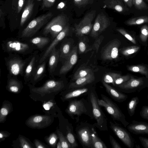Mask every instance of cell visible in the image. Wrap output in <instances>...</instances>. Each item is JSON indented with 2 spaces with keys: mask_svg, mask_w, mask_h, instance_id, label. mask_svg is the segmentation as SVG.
Masks as SVG:
<instances>
[{
  "mask_svg": "<svg viewBox=\"0 0 148 148\" xmlns=\"http://www.w3.org/2000/svg\"><path fill=\"white\" fill-rule=\"evenodd\" d=\"M132 3L137 9L140 10H146L148 8L143 0H132Z\"/></svg>",
  "mask_w": 148,
  "mask_h": 148,
  "instance_id": "obj_43",
  "label": "cell"
},
{
  "mask_svg": "<svg viewBox=\"0 0 148 148\" xmlns=\"http://www.w3.org/2000/svg\"><path fill=\"white\" fill-rule=\"evenodd\" d=\"M8 114V110L5 108H2L0 110V120L6 116Z\"/></svg>",
  "mask_w": 148,
  "mask_h": 148,
  "instance_id": "obj_53",
  "label": "cell"
},
{
  "mask_svg": "<svg viewBox=\"0 0 148 148\" xmlns=\"http://www.w3.org/2000/svg\"><path fill=\"white\" fill-rule=\"evenodd\" d=\"M106 8L111 9L119 12L125 11L123 3L120 0H105L103 2Z\"/></svg>",
  "mask_w": 148,
  "mask_h": 148,
  "instance_id": "obj_23",
  "label": "cell"
},
{
  "mask_svg": "<svg viewBox=\"0 0 148 148\" xmlns=\"http://www.w3.org/2000/svg\"><path fill=\"white\" fill-rule=\"evenodd\" d=\"M73 1L75 5L79 8L92 3L91 0H73Z\"/></svg>",
  "mask_w": 148,
  "mask_h": 148,
  "instance_id": "obj_45",
  "label": "cell"
},
{
  "mask_svg": "<svg viewBox=\"0 0 148 148\" xmlns=\"http://www.w3.org/2000/svg\"><path fill=\"white\" fill-rule=\"evenodd\" d=\"M58 134L62 147V148H70L71 146L67 138H66L62 132L58 131Z\"/></svg>",
  "mask_w": 148,
  "mask_h": 148,
  "instance_id": "obj_42",
  "label": "cell"
},
{
  "mask_svg": "<svg viewBox=\"0 0 148 148\" xmlns=\"http://www.w3.org/2000/svg\"><path fill=\"white\" fill-rule=\"evenodd\" d=\"M69 31V25H66L64 29L53 40L45 51L39 61L40 64L45 61L49 55L52 49L56 46L68 34Z\"/></svg>",
  "mask_w": 148,
  "mask_h": 148,
  "instance_id": "obj_13",
  "label": "cell"
},
{
  "mask_svg": "<svg viewBox=\"0 0 148 148\" xmlns=\"http://www.w3.org/2000/svg\"><path fill=\"white\" fill-rule=\"evenodd\" d=\"M81 37L78 42V52L81 54L89 51L90 46L88 44V40L86 37Z\"/></svg>",
  "mask_w": 148,
  "mask_h": 148,
  "instance_id": "obj_32",
  "label": "cell"
},
{
  "mask_svg": "<svg viewBox=\"0 0 148 148\" xmlns=\"http://www.w3.org/2000/svg\"><path fill=\"white\" fill-rule=\"evenodd\" d=\"M121 42L115 39L106 45L101 53V58L104 60H112L118 58L119 56V48Z\"/></svg>",
  "mask_w": 148,
  "mask_h": 148,
  "instance_id": "obj_10",
  "label": "cell"
},
{
  "mask_svg": "<svg viewBox=\"0 0 148 148\" xmlns=\"http://www.w3.org/2000/svg\"><path fill=\"white\" fill-rule=\"evenodd\" d=\"M147 99H148V94L147 95Z\"/></svg>",
  "mask_w": 148,
  "mask_h": 148,
  "instance_id": "obj_61",
  "label": "cell"
},
{
  "mask_svg": "<svg viewBox=\"0 0 148 148\" xmlns=\"http://www.w3.org/2000/svg\"><path fill=\"white\" fill-rule=\"evenodd\" d=\"M88 91L87 88H83L76 89L66 94L64 97V99L67 100L78 97Z\"/></svg>",
  "mask_w": 148,
  "mask_h": 148,
  "instance_id": "obj_29",
  "label": "cell"
},
{
  "mask_svg": "<svg viewBox=\"0 0 148 148\" xmlns=\"http://www.w3.org/2000/svg\"><path fill=\"white\" fill-rule=\"evenodd\" d=\"M146 23H148V16H146L132 18L125 22L126 25L130 26L139 25Z\"/></svg>",
  "mask_w": 148,
  "mask_h": 148,
  "instance_id": "obj_28",
  "label": "cell"
},
{
  "mask_svg": "<svg viewBox=\"0 0 148 148\" xmlns=\"http://www.w3.org/2000/svg\"><path fill=\"white\" fill-rule=\"evenodd\" d=\"M110 123L111 129L124 145L128 148H133L135 141L130 133L117 123L111 121Z\"/></svg>",
  "mask_w": 148,
  "mask_h": 148,
  "instance_id": "obj_8",
  "label": "cell"
},
{
  "mask_svg": "<svg viewBox=\"0 0 148 148\" xmlns=\"http://www.w3.org/2000/svg\"><path fill=\"white\" fill-rule=\"evenodd\" d=\"M139 38L141 42L143 45L147 46L148 38V26L144 25L141 27Z\"/></svg>",
  "mask_w": 148,
  "mask_h": 148,
  "instance_id": "obj_36",
  "label": "cell"
},
{
  "mask_svg": "<svg viewBox=\"0 0 148 148\" xmlns=\"http://www.w3.org/2000/svg\"><path fill=\"white\" fill-rule=\"evenodd\" d=\"M101 99H97L99 106L104 107L114 120L120 121L126 127L130 123L118 106L106 95L101 94Z\"/></svg>",
  "mask_w": 148,
  "mask_h": 148,
  "instance_id": "obj_1",
  "label": "cell"
},
{
  "mask_svg": "<svg viewBox=\"0 0 148 148\" xmlns=\"http://www.w3.org/2000/svg\"><path fill=\"white\" fill-rule=\"evenodd\" d=\"M92 144L93 148H107L106 145L98 137L94 129L91 130Z\"/></svg>",
  "mask_w": 148,
  "mask_h": 148,
  "instance_id": "obj_26",
  "label": "cell"
},
{
  "mask_svg": "<svg viewBox=\"0 0 148 148\" xmlns=\"http://www.w3.org/2000/svg\"><path fill=\"white\" fill-rule=\"evenodd\" d=\"M25 0H18L17 6V12L19 13L22 10L25 2Z\"/></svg>",
  "mask_w": 148,
  "mask_h": 148,
  "instance_id": "obj_54",
  "label": "cell"
},
{
  "mask_svg": "<svg viewBox=\"0 0 148 148\" xmlns=\"http://www.w3.org/2000/svg\"><path fill=\"white\" fill-rule=\"evenodd\" d=\"M103 38L104 37L102 35L97 38L93 44L92 45L90 46L89 51L94 50H95L97 53Z\"/></svg>",
  "mask_w": 148,
  "mask_h": 148,
  "instance_id": "obj_41",
  "label": "cell"
},
{
  "mask_svg": "<svg viewBox=\"0 0 148 148\" xmlns=\"http://www.w3.org/2000/svg\"><path fill=\"white\" fill-rule=\"evenodd\" d=\"M64 6V3L63 2H61L58 4L57 8L58 9H62Z\"/></svg>",
  "mask_w": 148,
  "mask_h": 148,
  "instance_id": "obj_58",
  "label": "cell"
},
{
  "mask_svg": "<svg viewBox=\"0 0 148 148\" xmlns=\"http://www.w3.org/2000/svg\"><path fill=\"white\" fill-rule=\"evenodd\" d=\"M57 148H62L61 143L60 141L57 143Z\"/></svg>",
  "mask_w": 148,
  "mask_h": 148,
  "instance_id": "obj_59",
  "label": "cell"
},
{
  "mask_svg": "<svg viewBox=\"0 0 148 148\" xmlns=\"http://www.w3.org/2000/svg\"><path fill=\"white\" fill-rule=\"evenodd\" d=\"M35 145L36 147L37 148H46L44 145L40 142L38 140H36L35 141Z\"/></svg>",
  "mask_w": 148,
  "mask_h": 148,
  "instance_id": "obj_56",
  "label": "cell"
},
{
  "mask_svg": "<svg viewBox=\"0 0 148 148\" xmlns=\"http://www.w3.org/2000/svg\"><path fill=\"white\" fill-rule=\"evenodd\" d=\"M140 114L143 119L148 120V106L145 105L142 106Z\"/></svg>",
  "mask_w": 148,
  "mask_h": 148,
  "instance_id": "obj_46",
  "label": "cell"
},
{
  "mask_svg": "<svg viewBox=\"0 0 148 148\" xmlns=\"http://www.w3.org/2000/svg\"><path fill=\"white\" fill-rule=\"evenodd\" d=\"M92 107L94 116L96 120L98 128L100 130H108L106 116L99 105L97 99L95 94L91 92L90 96Z\"/></svg>",
  "mask_w": 148,
  "mask_h": 148,
  "instance_id": "obj_6",
  "label": "cell"
},
{
  "mask_svg": "<svg viewBox=\"0 0 148 148\" xmlns=\"http://www.w3.org/2000/svg\"><path fill=\"white\" fill-rule=\"evenodd\" d=\"M121 75L118 73L109 72L106 73L103 76V81L106 83H111L115 86L114 82L116 79Z\"/></svg>",
  "mask_w": 148,
  "mask_h": 148,
  "instance_id": "obj_35",
  "label": "cell"
},
{
  "mask_svg": "<svg viewBox=\"0 0 148 148\" xmlns=\"http://www.w3.org/2000/svg\"><path fill=\"white\" fill-rule=\"evenodd\" d=\"M34 0H28L21 16L20 25L22 27L31 16L34 5Z\"/></svg>",
  "mask_w": 148,
  "mask_h": 148,
  "instance_id": "obj_22",
  "label": "cell"
},
{
  "mask_svg": "<svg viewBox=\"0 0 148 148\" xmlns=\"http://www.w3.org/2000/svg\"><path fill=\"white\" fill-rule=\"evenodd\" d=\"M25 63V62L21 58L14 57L8 61L7 65L10 73L17 76L23 73Z\"/></svg>",
  "mask_w": 148,
  "mask_h": 148,
  "instance_id": "obj_11",
  "label": "cell"
},
{
  "mask_svg": "<svg viewBox=\"0 0 148 148\" xmlns=\"http://www.w3.org/2000/svg\"><path fill=\"white\" fill-rule=\"evenodd\" d=\"M56 0H42L41 8L42 10L45 8H49L52 7L55 3Z\"/></svg>",
  "mask_w": 148,
  "mask_h": 148,
  "instance_id": "obj_47",
  "label": "cell"
},
{
  "mask_svg": "<svg viewBox=\"0 0 148 148\" xmlns=\"http://www.w3.org/2000/svg\"><path fill=\"white\" fill-rule=\"evenodd\" d=\"M30 41L38 48L42 49L50 42V40L48 37H37L31 39Z\"/></svg>",
  "mask_w": 148,
  "mask_h": 148,
  "instance_id": "obj_30",
  "label": "cell"
},
{
  "mask_svg": "<svg viewBox=\"0 0 148 148\" xmlns=\"http://www.w3.org/2000/svg\"><path fill=\"white\" fill-rule=\"evenodd\" d=\"M147 54L148 55V49L147 51Z\"/></svg>",
  "mask_w": 148,
  "mask_h": 148,
  "instance_id": "obj_60",
  "label": "cell"
},
{
  "mask_svg": "<svg viewBox=\"0 0 148 148\" xmlns=\"http://www.w3.org/2000/svg\"><path fill=\"white\" fill-rule=\"evenodd\" d=\"M109 138L111 144L113 148H122L120 145L117 142L112 136L110 135Z\"/></svg>",
  "mask_w": 148,
  "mask_h": 148,
  "instance_id": "obj_49",
  "label": "cell"
},
{
  "mask_svg": "<svg viewBox=\"0 0 148 148\" xmlns=\"http://www.w3.org/2000/svg\"><path fill=\"white\" fill-rule=\"evenodd\" d=\"M139 139L143 147L145 148H148V138L140 136Z\"/></svg>",
  "mask_w": 148,
  "mask_h": 148,
  "instance_id": "obj_51",
  "label": "cell"
},
{
  "mask_svg": "<svg viewBox=\"0 0 148 148\" xmlns=\"http://www.w3.org/2000/svg\"><path fill=\"white\" fill-rule=\"evenodd\" d=\"M5 49L7 52L22 53L29 49L28 44L16 40H10L5 44Z\"/></svg>",
  "mask_w": 148,
  "mask_h": 148,
  "instance_id": "obj_14",
  "label": "cell"
},
{
  "mask_svg": "<svg viewBox=\"0 0 148 148\" xmlns=\"http://www.w3.org/2000/svg\"><path fill=\"white\" fill-rule=\"evenodd\" d=\"M102 83L107 93L115 101L122 102L127 99L128 96L127 95L119 92L103 81Z\"/></svg>",
  "mask_w": 148,
  "mask_h": 148,
  "instance_id": "obj_18",
  "label": "cell"
},
{
  "mask_svg": "<svg viewBox=\"0 0 148 148\" xmlns=\"http://www.w3.org/2000/svg\"><path fill=\"white\" fill-rule=\"evenodd\" d=\"M53 16L52 13L49 12L40 15L34 19L22 31L21 37L27 38L32 37L47 24Z\"/></svg>",
  "mask_w": 148,
  "mask_h": 148,
  "instance_id": "obj_3",
  "label": "cell"
},
{
  "mask_svg": "<svg viewBox=\"0 0 148 148\" xmlns=\"http://www.w3.org/2000/svg\"><path fill=\"white\" fill-rule=\"evenodd\" d=\"M64 86L62 81L50 80L47 81L41 86L32 88L31 91L32 93L39 96L40 99L45 97L46 95H50L51 93L58 92Z\"/></svg>",
  "mask_w": 148,
  "mask_h": 148,
  "instance_id": "obj_4",
  "label": "cell"
},
{
  "mask_svg": "<svg viewBox=\"0 0 148 148\" xmlns=\"http://www.w3.org/2000/svg\"><path fill=\"white\" fill-rule=\"evenodd\" d=\"M116 30L123 35L131 42L135 45L137 44V42L135 38L133 36H132L130 34L127 32L125 29L123 28H119L117 29Z\"/></svg>",
  "mask_w": 148,
  "mask_h": 148,
  "instance_id": "obj_40",
  "label": "cell"
},
{
  "mask_svg": "<svg viewBox=\"0 0 148 148\" xmlns=\"http://www.w3.org/2000/svg\"><path fill=\"white\" fill-rule=\"evenodd\" d=\"M53 105V103L50 101H48L45 103L44 104L43 106L44 109L46 110H49L52 107Z\"/></svg>",
  "mask_w": 148,
  "mask_h": 148,
  "instance_id": "obj_55",
  "label": "cell"
},
{
  "mask_svg": "<svg viewBox=\"0 0 148 148\" xmlns=\"http://www.w3.org/2000/svg\"><path fill=\"white\" fill-rule=\"evenodd\" d=\"M116 86L123 92H139L143 89L148 88V79L145 76L138 77L132 75L128 81Z\"/></svg>",
  "mask_w": 148,
  "mask_h": 148,
  "instance_id": "obj_2",
  "label": "cell"
},
{
  "mask_svg": "<svg viewBox=\"0 0 148 148\" xmlns=\"http://www.w3.org/2000/svg\"><path fill=\"white\" fill-rule=\"evenodd\" d=\"M132 75L128 74L123 76L121 75L115 81V86L119 85L128 81Z\"/></svg>",
  "mask_w": 148,
  "mask_h": 148,
  "instance_id": "obj_44",
  "label": "cell"
},
{
  "mask_svg": "<svg viewBox=\"0 0 148 148\" xmlns=\"http://www.w3.org/2000/svg\"><path fill=\"white\" fill-rule=\"evenodd\" d=\"M96 13L95 10L88 13L78 24L75 25V32L77 36L81 37L89 33L93 27L92 22Z\"/></svg>",
  "mask_w": 148,
  "mask_h": 148,
  "instance_id": "obj_7",
  "label": "cell"
},
{
  "mask_svg": "<svg viewBox=\"0 0 148 148\" xmlns=\"http://www.w3.org/2000/svg\"><path fill=\"white\" fill-rule=\"evenodd\" d=\"M51 118L47 116L37 115L31 117L27 121V124L34 128H42L51 123Z\"/></svg>",
  "mask_w": 148,
  "mask_h": 148,
  "instance_id": "obj_15",
  "label": "cell"
},
{
  "mask_svg": "<svg viewBox=\"0 0 148 148\" xmlns=\"http://www.w3.org/2000/svg\"><path fill=\"white\" fill-rule=\"evenodd\" d=\"M40 64L36 69L33 75V80L34 81H37L45 72V61Z\"/></svg>",
  "mask_w": 148,
  "mask_h": 148,
  "instance_id": "obj_37",
  "label": "cell"
},
{
  "mask_svg": "<svg viewBox=\"0 0 148 148\" xmlns=\"http://www.w3.org/2000/svg\"><path fill=\"white\" fill-rule=\"evenodd\" d=\"M8 87L11 92L16 93L20 89L21 84L18 81L14 79H11L8 82Z\"/></svg>",
  "mask_w": 148,
  "mask_h": 148,
  "instance_id": "obj_38",
  "label": "cell"
},
{
  "mask_svg": "<svg viewBox=\"0 0 148 148\" xmlns=\"http://www.w3.org/2000/svg\"><path fill=\"white\" fill-rule=\"evenodd\" d=\"M139 102V99L137 96L132 98L127 104V110L129 116H132L135 114L136 108Z\"/></svg>",
  "mask_w": 148,
  "mask_h": 148,
  "instance_id": "obj_31",
  "label": "cell"
},
{
  "mask_svg": "<svg viewBox=\"0 0 148 148\" xmlns=\"http://www.w3.org/2000/svg\"><path fill=\"white\" fill-rule=\"evenodd\" d=\"M140 47L137 46H132L122 48L119 49L120 53L126 57H130L137 52Z\"/></svg>",
  "mask_w": 148,
  "mask_h": 148,
  "instance_id": "obj_27",
  "label": "cell"
},
{
  "mask_svg": "<svg viewBox=\"0 0 148 148\" xmlns=\"http://www.w3.org/2000/svg\"><path fill=\"white\" fill-rule=\"evenodd\" d=\"M126 67L128 71L140 73L148 79V65L144 64L127 65Z\"/></svg>",
  "mask_w": 148,
  "mask_h": 148,
  "instance_id": "obj_24",
  "label": "cell"
},
{
  "mask_svg": "<svg viewBox=\"0 0 148 148\" xmlns=\"http://www.w3.org/2000/svg\"><path fill=\"white\" fill-rule=\"evenodd\" d=\"M67 130L66 138L71 145V148H75L78 147L75 138L70 129L67 127Z\"/></svg>",
  "mask_w": 148,
  "mask_h": 148,
  "instance_id": "obj_39",
  "label": "cell"
},
{
  "mask_svg": "<svg viewBox=\"0 0 148 148\" xmlns=\"http://www.w3.org/2000/svg\"><path fill=\"white\" fill-rule=\"evenodd\" d=\"M127 126V129L132 133L136 135H148V123L133 120Z\"/></svg>",
  "mask_w": 148,
  "mask_h": 148,
  "instance_id": "obj_17",
  "label": "cell"
},
{
  "mask_svg": "<svg viewBox=\"0 0 148 148\" xmlns=\"http://www.w3.org/2000/svg\"><path fill=\"white\" fill-rule=\"evenodd\" d=\"M125 3L130 7L131 8L133 5L132 0H123Z\"/></svg>",
  "mask_w": 148,
  "mask_h": 148,
  "instance_id": "obj_57",
  "label": "cell"
},
{
  "mask_svg": "<svg viewBox=\"0 0 148 148\" xmlns=\"http://www.w3.org/2000/svg\"><path fill=\"white\" fill-rule=\"evenodd\" d=\"M57 139V137L56 134H51L48 139L49 143L51 145H55Z\"/></svg>",
  "mask_w": 148,
  "mask_h": 148,
  "instance_id": "obj_50",
  "label": "cell"
},
{
  "mask_svg": "<svg viewBox=\"0 0 148 148\" xmlns=\"http://www.w3.org/2000/svg\"><path fill=\"white\" fill-rule=\"evenodd\" d=\"M65 16L60 14L53 18L44 28L42 32L45 36L50 34L54 39L67 25Z\"/></svg>",
  "mask_w": 148,
  "mask_h": 148,
  "instance_id": "obj_5",
  "label": "cell"
},
{
  "mask_svg": "<svg viewBox=\"0 0 148 148\" xmlns=\"http://www.w3.org/2000/svg\"><path fill=\"white\" fill-rule=\"evenodd\" d=\"M48 63V69L49 73H54L60 58L59 50L54 47L51 51Z\"/></svg>",
  "mask_w": 148,
  "mask_h": 148,
  "instance_id": "obj_21",
  "label": "cell"
},
{
  "mask_svg": "<svg viewBox=\"0 0 148 148\" xmlns=\"http://www.w3.org/2000/svg\"><path fill=\"white\" fill-rule=\"evenodd\" d=\"M38 0L39 1H41V0Z\"/></svg>",
  "mask_w": 148,
  "mask_h": 148,
  "instance_id": "obj_62",
  "label": "cell"
},
{
  "mask_svg": "<svg viewBox=\"0 0 148 148\" xmlns=\"http://www.w3.org/2000/svg\"><path fill=\"white\" fill-rule=\"evenodd\" d=\"M77 60V47L75 46L72 49L69 55L61 68L60 74H64L69 71L76 64Z\"/></svg>",
  "mask_w": 148,
  "mask_h": 148,
  "instance_id": "obj_16",
  "label": "cell"
},
{
  "mask_svg": "<svg viewBox=\"0 0 148 148\" xmlns=\"http://www.w3.org/2000/svg\"><path fill=\"white\" fill-rule=\"evenodd\" d=\"M87 109L82 100H75L70 102L66 112L71 117L79 116L83 114L86 113Z\"/></svg>",
  "mask_w": 148,
  "mask_h": 148,
  "instance_id": "obj_12",
  "label": "cell"
},
{
  "mask_svg": "<svg viewBox=\"0 0 148 148\" xmlns=\"http://www.w3.org/2000/svg\"><path fill=\"white\" fill-rule=\"evenodd\" d=\"M71 45L70 42L67 41L62 43L59 50L60 58L66 60L71 51Z\"/></svg>",
  "mask_w": 148,
  "mask_h": 148,
  "instance_id": "obj_25",
  "label": "cell"
},
{
  "mask_svg": "<svg viewBox=\"0 0 148 148\" xmlns=\"http://www.w3.org/2000/svg\"><path fill=\"white\" fill-rule=\"evenodd\" d=\"M4 15V13L1 9L0 10V26L3 28H5Z\"/></svg>",
  "mask_w": 148,
  "mask_h": 148,
  "instance_id": "obj_52",
  "label": "cell"
},
{
  "mask_svg": "<svg viewBox=\"0 0 148 148\" xmlns=\"http://www.w3.org/2000/svg\"><path fill=\"white\" fill-rule=\"evenodd\" d=\"M95 79L94 74L92 73L85 77L79 78L71 83L69 85V88H74L82 87L92 83L94 81Z\"/></svg>",
  "mask_w": 148,
  "mask_h": 148,
  "instance_id": "obj_20",
  "label": "cell"
},
{
  "mask_svg": "<svg viewBox=\"0 0 148 148\" xmlns=\"http://www.w3.org/2000/svg\"><path fill=\"white\" fill-rule=\"evenodd\" d=\"M78 135L83 144L88 147L93 148L91 130L86 127L80 129L78 132Z\"/></svg>",
  "mask_w": 148,
  "mask_h": 148,
  "instance_id": "obj_19",
  "label": "cell"
},
{
  "mask_svg": "<svg viewBox=\"0 0 148 148\" xmlns=\"http://www.w3.org/2000/svg\"><path fill=\"white\" fill-rule=\"evenodd\" d=\"M109 19L102 13L97 15L91 32V36L94 38L98 36L110 25Z\"/></svg>",
  "mask_w": 148,
  "mask_h": 148,
  "instance_id": "obj_9",
  "label": "cell"
},
{
  "mask_svg": "<svg viewBox=\"0 0 148 148\" xmlns=\"http://www.w3.org/2000/svg\"><path fill=\"white\" fill-rule=\"evenodd\" d=\"M21 147L23 148H30L32 147L25 139L22 137H20L19 138Z\"/></svg>",
  "mask_w": 148,
  "mask_h": 148,
  "instance_id": "obj_48",
  "label": "cell"
},
{
  "mask_svg": "<svg viewBox=\"0 0 148 148\" xmlns=\"http://www.w3.org/2000/svg\"><path fill=\"white\" fill-rule=\"evenodd\" d=\"M37 58V57L36 56H33L27 66L24 75V77L25 79H28L32 75Z\"/></svg>",
  "mask_w": 148,
  "mask_h": 148,
  "instance_id": "obj_33",
  "label": "cell"
},
{
  "mask_svg": "<svg viewBox=\"0 0 148 148\" xmlns=\"http://www.w3.org/2000/svg\"><path fill=\"white\" fill-rule=\"evenodd\" d=\"M93 73L92 70L88 68L82 67L78 69L74 73L72 80L75 81L77 79L85 77Z\"/></svg>",
  "mask_w": 148,
  "mask_h": 148,
  "instance_id": "obj_34",
  "label": "cell"
}]
</instances>
